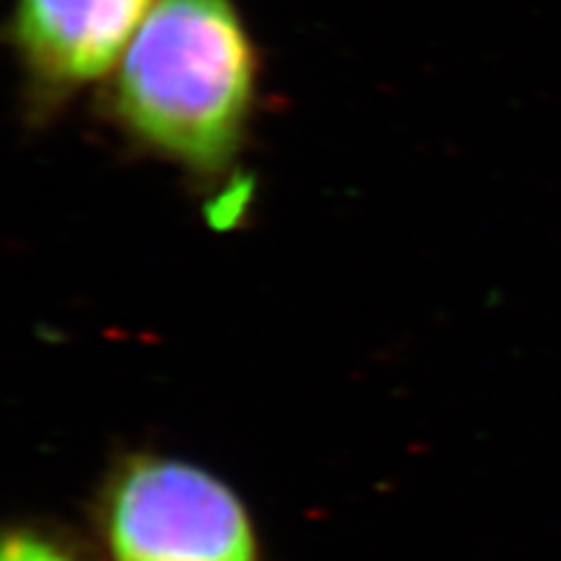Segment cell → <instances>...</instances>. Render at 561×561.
Instances as JSON below:
<instances>
[{
  "label": "cell",
  "instance_id": "obj_1",
  "mask_svg": "<svg viewBox=\"0 0 561 561\" xmlns=\"http://www.w3.org/2000/svg\"><path fill=\"white\" fill-rule=\"evenodd\" d=\"M257 70L239 0H157L115 68L113 103L150 148L216 169L239 146Z\"/></svg>",
  "mask_w": 561,
  "mask_h": 561
},
{
  "label": "cell",
  "instance_id": "obj_2",
  "mask_svg": "<svg viewBox=\"0 0 561 561\" xmlns=\"http://www.w3.org/2000/svg\"><path fill=\"white\" fill-rule=\"evenodd\" d=\"M113 561H260L253 522L208 470L164 456L122 466L101 507Z\"/></svg>",
  "mask_w": 561,
  "mask_h": 561
},
{
  "label": "cell",
  "instance_id": "obj_3",
  "mask_svg": "<svg viewBox=\"0 0 561 561\" xmlns=\"http://www.w3.org/2000/svg\"><path fill=\"white\" fill-rule=\"evenodd\" d=\"M157 0H12L8 28L28 80L66 94L105 78Z\"/></svg>",
  "mask_w": 561,
  "mask_h": 561
},
{
  "label": "cell",
  "instance_id": "obj_4",
  "mask_svg": "<svg viewBox=\"0 0 561 561\" xmlns=\"http://www.w3.org/2000/svg\"><path fill=\"white\" fill-rule=\"evenodd\" d=\"M3 561H73L55 542L31 531H14L5 538Z\"/></svg>",
  "mask_w": 561,
  "mask_h": 561
}]
</instances>
